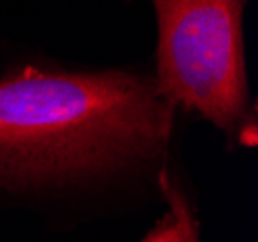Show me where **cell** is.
I'll return each instance as SVG.
<instances>
[{
  "label": "cell",
  "instance_id": "6da1fadb",
  "mask_svg": "<svg viewBox=\"0 0 258 242\" xmlns=\"http://www.w3.org/2000/svg\"><path fill=\"white\" fill-rule=\"evenodd\" d=\"M175 106L127 71L23 67L0 79V189L106 175L166 150Z\"/></svg>",
  "mask_w": 258,
  "mask_h": 242
},
{
  "label": "cell",
  "instance_id": "7a4b0ae2",
  "mask_svg": "<svg viewBox=\"0 0 258 242\" xmlns=\"http://www.w3.org/2000/svg\"><path fill=\"white\" fill-rule=\"evenodd\" d=\"M248 2L151 0L158 23V89L175 108L208 119L233 146H256L243 41Z\"/></svg>",
  "mask_w": 258,
  "mask_h": 242
},
{
  "label": "cell",
  "instance_id": "3957f363",
  "mask_svg": "<svg viewBox=\"0 0 258 242\" xmlns=\"http://www.w3.org/2000/svg\"><path fill=\"white\" fill-rule=\"evenodd\" d=\"M160 189L168 200V211L143 242H201L193 208L166 171L160 173Z\"/></svg>",
  "mask_w": 258,
  "mask_h": 242
}]
</instances>
